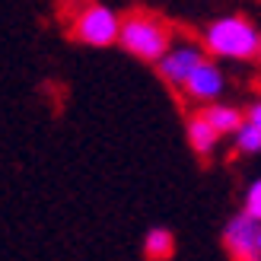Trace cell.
Masks as SVG:
<instances>
[{
    "label": "cell",
    "mask_w": 261,
    "mask_h": 261,
    "mask_svg": "<svg viewBox=\"0 0 261 261\" xmlns=\"http://www.w3.org/2000/svg\"><path fill=\"white\" fill-rule=\"evenodd\" d=\"M118 45L134 55L137 61H147L156 64L169 48L175 45V29L172 22L160 13H150V10H134L121 16V35H118Z\"/></svg>",
    "instance_id": "obj_1"
},
{
    "label": "cell",
    "mask_w": 261,
    "mask_h": 261,
    "mask_svg": "<svg viewBox=\"0 0 261 261\" xmlns=\"http://www.w3.org/2000/svg\"><path fill=\"white\" fill-rule=\"evenodd\" d=\"M204 48L207 55L223 58V61H252L261 55V32L255 29L252 19L239 16H220L204 29Z\"/></svg>",
    "instance_id": "obj_2"
},
{
    "label": "cell",
    "mask_w": 261,
    "mask_h": 261,
    "mask_svg": "<svg viewBox=\"0 0 261 261\" xmlns=\"http://www.w3.org/2000/svg\"><path fill=\"white\" fill-rule=\"evenodd\" d=\"M70 35L83 45H93V48H106L115 45L121 35V16L115 10H109L106 4H83L80 10L73 13L70 19Z\"/></svg>",
    "instance_id": "obj_3"
},
{
    "label": "cell",
    "mask_w": 261,
    "mask_h": 261,
    "mask_svg": "<svg viewBox=\"0 0 261 261\" xmlns=\"http://www.w3.org/2000/svg\"><path fill=\"white\" fill-rule=\"evenodd\" d=\"M204 61H207L204 42H175L160 61H156V70H160V76H163L166 86H172V89H178V93H181L185 83H188V76L198 70Z\"/></svg>",
    "instance_id": "obj_4"
},
{
    "label": "cell",
    "mask_w": 261,
    "mask_h": 261,
    "mask_svg": "<svg viewBox=\"0 0 261 261\" xmlns=\"http://www.w3.org/2000/svg\"><path fill=\"white\" fill-rule=\"evenodd\" d=\"M223 249L229 261H261V223L252 214H236L223 226Z\"/></svg>",
    "instance_id": "obj_5"
},
{
    "label": "cell",
    "mask_w": 261,
    "mask_h": 261,
    "mask_svg": "<svg viewBox=\"0 0 261 261\" xmlns=\"http://www.w3.org/2000/svg\"><path fill=\"white\" fill-rule=\"evenodd\" d=\"M223 89H226V76L223 70H220V64L207 58L198 70H194L188 76V83H185V93L191 102H201V106H211V102H220V96H223Z\"/></svg>",
    "instance_id": "obj_6"
},
{
    "label": "cell",
    "mask_w": 261,
    "mask_h": 261,
    "mask_svg": "<svg viewBox=\"0 0 261 261\" xmlns=\"http://www.w3.org/2000/svg\"><path fill=\"white\" fill-rule=\"evenodd\" d=\"M188 143H191V150L198 153V156H211L217 150V143H220V134H217V127L204 118V112H194L188 115Z\"/></svg>",
    "instance_id": "obj_7"
},
{
    "label": "cell",
    "mask_w": 261,
    "mask_h": 261,
    "mask_svg": "<svg viewBox=\"0 0 261 261\" xmlns=\"http://www.w3.org/2000/svg\"><path fill=\"white\" fill-rule=\"evenodd\" d=\"M201 112H204V118L217 127L220 137H232L245 124V112L236 109V106H226V102H211V106H204Z\"/></svg>",
    "instance_id": "obj_8"
},
{
    "label": "cell",
    "mask_w": 261,
    "mask_h": 261,
    "mask_svg": "<svg viewBox=\"0 0 261 261\" xmlns=\"http://www.w3.org/2000/svg\"><path fill=\"white\" fill-rule=\"evenodd\" d=\"M175 255V236L166 226H153L143 236V258L147 261H169Z\"/></svg>",
    "instance_id": "obj_9"
},
{
    "label": "cell",
    "mask_w": 261,
    "mask_h": 261,
    "mask_svg": "<svg viewBox=\"0 0 261 261\" xmlns=\"http://www.w3.org/2000/svg\"><path fill=\"white\" fill-rule=\"evenodd\" d=\"M232 147H236V153H242V156H255V153H261V130L245 118V124L232 134Z\"/></svg>",
    "instance_id": "obj_10"
},
{
    "label": "cell",
    "mask_w": 261,
    "mask_h": 261,
    "mask_svg": "<svg viewBox=\"0 0 261 261\" xmlns=\"http://www.w3.org/2000/svg\"><path fill=\"white\" fill-rule=\"evenodd\" d=\"M242 211L252 214L258 223H261V178L249 185V191H245V201H242Z\"/></svg>",
    "instance_id": "obj_11"
},
{
    "label": "cell",
    "mask_w": 261,
    "mask_h": 261,
    "mask_svg": "<svg viewBox=\"0 0 261 261\" xmlns=\"http://www.w3.org/2000/svg\"><path fill=\"white\" fill-rule=\"evenodd\" d=\"M245 118H249V121H252V124H255V127L261 130V99H255L252 106L245 109Z\"/></svg>",
    "instance_id": "obj_12"
},
{
    "label": "cell",
    "mask_w": 261,
    "mask_h": 261,
    "mask_svg": "<svg viewBox=\"0 0 261 261\" xmlns=\"http://www.w3.org/2000/svg\"><path fill=\"white\" fill-rule=\"evenodd\" d=\"M258 58H261V55H258Z\"/></svg>",
    "instance_id": "obj_13"
}]
</instances>
